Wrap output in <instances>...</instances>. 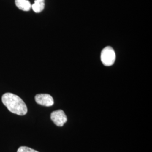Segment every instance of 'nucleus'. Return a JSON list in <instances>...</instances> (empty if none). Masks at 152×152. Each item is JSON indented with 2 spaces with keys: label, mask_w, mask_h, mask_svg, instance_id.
Wrapping results in <instances>:
<instances>
[{
  "label": "nucleus",
  "mask_w": 152,
  "mask_h": 152,
  "mask_svg": "<svg viewBox=\"0 0 152 152\" xmlns=\"http://www.w3.org/2000/svg\"><path fill=\"white\" fill-rule=\"evenodd\" d=\"M2 102L11 113L19 115L27 114V107L24 101L18 95L10 92L4 94L2 96Z\"/></svg>",
  "instance_id": "f257e3e1"
},
{
  "label": "nucleus",
  "mask_w": 152,
  "mask_h": 152,
  "mask_svg": "<svg viewBox=\"0 0 152 152\" xmlns=\"http://www.w3.org/2000/svg\"><path fill=\"white\" fill-rule=\"evenodd\" d=\"M100 58L105 66L113 65L115 60V54L113 49L110 46H107L102 51Z\"/></svg>",
  "instance_id": "f03ea898"
},
{
  "label": "nucleus",
  "mask_w": 152,
  "mask_h": 152,
  "mask_svg": "<svg viewBox=\"0 0 152 152\" xmlns=\"http://www.w3.org/2000/svg\"><path fill=\"white\" fill-rule=\"evenodd\" d=\"M51 119L55 125L59 127H62L67 121V117L65 113L62 110L54 111L51 114Z\"/></svg>",
  "instance_id": "7ed1b4c3"
},
{
  "label": "nucleus",
  "mask_w": 152,
  "mask_h": 152,
  "mask_svg": "<svg viewBox=\"0 0 152 152\" xmlns=\"http://www.w3.org/2000/svg\"><path fill=\"white\" fill-rule=\"evenodd\" d=\"M35 100L37 103L45 107L52 106L54 103L53 97L47 94H40L36 95L35 96Z\"/></svg>",
  "instance_id": "20e7f679"
},
{
  "label": "nucleus",
  "mask_w": 152,
  "mask_h": 152,
  "mask_svg": "<svg viewBox=\"0 0 152 152\" xmlns=\"http://www.w3.org/2000/svg\"><path fill=\"white\" fill-rule=\"evenodd\" d=\"M15 2L17 7L23 11H29L32 6L28 0H15Z\"/></svg>",
  "instance_id": "39448f33"
},
{
  "label": "nucleus",
  "mask_w": 152,
  "mask_h": 152,
  "mask_svg": "<svg viewBox=\"0 0 152 152\" xmlns=\"http://www.w3.org/2000/svg\"><path fill=\"white\" fill-rule=\"evenodd\" d=\"M31 7L35 12H41L45 8V0H35Z\"/></svg>",
  "instance_id": "423d86ee"
},
{
  "label": "nucleus",
  "mask_w": 152,
  "mask_h": 152,
  "mask_svg": "<svg viewBox=\"0 0 152 152\" xmlns=\"http://www.w3.org/2000/svg\"><path fill=\"white\" fill-rule=\"evenodd\" d=\"M17 152H39L31 148L27 147H20L18 149Z\"/></svg>",
  "instance_id": "0eeeda50"
}]
</instances>
